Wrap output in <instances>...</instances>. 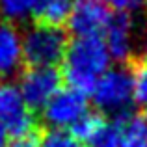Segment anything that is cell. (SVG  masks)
Returning a JSON list of instances; mask_svg holds the SVG:
<instances>
[{"instance_id": "obj_1", "label": "cell", "mask_w": 147, "mask_h": 147, "mask_svg": "<svg viewBox=\"0 0 147 147\" xmlns=\"http://www.w3.org/2000/svg\"><path fill=\"white\" fill-rule=\"evenodd\" d=\"M110 63L112 58L102 37H75L61 60V75L69 88L88 93L112 67Z\"/></svg>"}, {"instance_id": "obj_2", "label": "cell", "mask_w": 147, "mask_h": 147, "mask_svg": "<svg viewBox=\"0 0 147 147\" xmlns=\"http://www.w3.org/2000/svg\"><path fill=\"white\" fill-rule=\"evenodd\" d=\"M91 100L100 114L119 119L130 114V104L134 102L132 71L123 65H112L91 88Z\"/></svg>"}, {"instance_id": "obj_3", "label": "cell", "mask_w": 147, "mask_h": 147, "mask_svg": "<svg viewBox=\"0 0 147 147\" xmlns=\"http://www.w3.org/2000/svg\"><path fill=\"white\" fill-rule=\"evenodd\" d=\"M67 34L60 26L36 22L22 34L24 63L30 67H56L67 50Z\"/></svg>"}, {"instance_id": "obj_4", "label": "cell", "mask_w": 147, "mask_h": 147, "mask_svg": "<svg viewBox=\"0 0 147 147\" xmlns=\"http://www.w3.org/2000/svg\"><path fill=\"white\" fill-rule=\"evenodd\" d=\"M32 108L22 97L21 90L13 82H0V125L9 138H19L34 132Z\"/></svg>"}, {"instance_id": "obj_5", "label": "cell", "mask_w": 147, "mask_h": 147, "mask_svg": "<svg viewBox=\"0 0 147 147\" xmlns=\"http://www.w3.org/2000/svg\"><path fill=\"white\" fill-rule=\"evenodd\" d=\"M88 97L75 88H60L41 110L43 121L50 129L69 130L88 114Z\"/></svg>"}, {"instance_id": "obj_6", "label": "cell", "mask_w": 147, "mask_h": 147, "mask_svg": "<svg viewBox=\"0 0 147 147\" xmlns=\"http://www.w3.org/2000/svg\"><path fill=\"white\" fill-rule=\"evenodd\" d=\"M110 19V7L102 0H75L67 28L75 37H102Z\"/></svg>"}, {"instance_id": "obj_7", "label": "cell", "mask_w": 147, "mask_h": 147, "mask_svg": "<svg viewBox=\"0 0 147 147\" xmlns=\"http://www.w3.org/2000/svg\"><path fill=\"white\" fill-rule=\"evenodd\" d=\"M61 75L56 67H30L19 78V90L32 110H43L60 90Z\"/></svg>"}, {"instance_id": "obj_8", "label": "cell", "mask_w": 147, "mask_h": 147, "mask_svg": "<svg viewBox=\"0 0 147 147\" xmlns=\"http://www.w3.org/2000/svg\"><path fill=\"white\" fill-rule=\"evenodd\" d=\"M102 41L112 60L117 63H127L136 50V24H134L132 15H112L102 34Z\"/></svg>"}, {"instance_id": "obj_9", "label": "cell", "mask_w": 147, "mask_h": 147, "mask_svg": "<svg viewBox=\"0 0 147 147\" xmlns=\"http://www.w3.org/2000/svg\"><path fill=\"white\" fill-rule=\"evenodd\" d=\"M24 65L22 32L13 22H0V82L17 76Z\"/></svg>"}, {"instance_id": "obj_10", "label": "cell", "mask_w": 147, "mask_h": 147, "mask_svg": "<svg viewBox=\"0 0 147 147\" xmlns=\"http://www.w3.org/2000/svg\"><path fill=\"white\" fill-rule=\"evenodd\" d=\"M121 121V136L117 147H147V130L144 125V117L138 115H125Z\"/></svg>"}, {"instance_id": "obj_11", "label": "cell", "mask_w": 147, "mask_h": 147, "mask_svg": "<svg viewBox=\"0 0 147 147\" xmlns=\"http://www.w3.org/2000/svg\"><path fill=\"white\" fill-rule=\"evenodd\" d=\"M41 0H0V15L7 22H24L36 17Z\"/></svg>"}, {"instance_id": "obj_12", "label": "cell", "mask_w": 147, "mask_h": 147, "mask_svg": "<svg viewBox=\"0 0 147 147\" xmlns=\"http://www.w3.org/2000/svg\"><path fill=\"white\" fill-rule=\"evenodd\" d=\"M73 4H75V0H41L36 19L39 22H45V24L60 26L67 22Z\"/></svg>"}, {"instance_id": "obj_13", "label": "cell", "mask_w": 147, "mask_h": 147, "mask_svg": "<svg viewBox=\"0 0 147 147\" xmlns=\"http://www.w3.org/2000/svg\"><path fill=\"white\" fill-rule=\"evenodd\" d=\"M121 136V121L119 119H102L93 134L88 138V147H117Z\"/></svg>"}, {"instance_id": "obj_14", "label": "cell", "mask_w": 147, "mask_h": 147, "mask_svg": "<svg viewBox=\"0 0 147 147\" xmlns=\"http://www.w3.org/2000/svg\"><path fill=\"white\" fill-rule=\"evenodd\" d=\"M39 147H82L71 130L49 129L39 138Z\"/></svg>"}, {"instance_id": "obj_15", "label": "cell", "mask_w": 147, "mask_h": 147, "mask_svg": "<svg viewBox=\"0 0 147 147\" xmlns=\"http://www.w3.org/2000/svg\"><path fill=\"white\" fill-rule=\"evenodd\" d=\"M102 119H104V115H100V114H91V112H88V114L84 115V117L80 119V121L71 129V132L75 134V138L80 142V144H86L88 138H90L91 134L97 130V127L100 125V121H102Z\"/></svg>"}, {"instance_id": "obj_16", "label": "cell", "mask_w": 147, "mask_h": 147, "mask_svg": "<svg viewBox=\"0 0 147 147\" xmlns=\"http://www.w3.org/2000/svg\"><path fill=\"white\" fill-rule=\"evenodd\" d=\"M134 84V102L147 108V61H142L132 71Z\"/></svg>"}, {"instance_id": "obj_17", "label": "cell", "mask_w": 147, "mask_h": 147, "mask_svg": "<svg viewBox=\"0 0 147 147\" xmlns=\"http://www.w3.org/2000/svg\"><path fill=\"white\" fill-rule=\"evenodd\" d=\"M102 2L108 7H112L115 13L123 15H134L142 7H145V0H102Z\"/></svg>"}, {"instance_id": "obj_18", "label": "cell", "mask_w": 147, "mask_h": 147, "mask_svg": "<svg viewBox=\"0 0 147 147\" xmlns=\"http://www.w3.org/2000/svg\"><path fill=\"white\" fill-rule=\"evenodd\" d=\"M7 147H39V138L32 134H26V136H19V138H11L9 145Z\"/></svg>"}, {"instance_id": "obj_19", "label": "cell", "mask_w": 147, "mask_h": 147, "mask_svg": "<svg viewBox=\"0 0 147 147\" xmlns=\"http://www.w3.org/2000/svg\"><path fill=\"white\" fill-rule=\"evenodd\" d=\"M6 136H7V134H6V130H4V129H2V125H0V147H4V142H6Z\"/></svg>"}, {"instance_id": "obj_20", "label": "cell", "mask_w": 147, "mask_h": 147, "mask_svg": "<svg viewBox=\"0 0 147 147\" xmlns=\"http://www.w3.org/2000/svg\"><path fill=\"white\" fill-rule=\"evenodd\" d=\"M144 56H145V61H147V34L144 37Z\"/></svg>"}, {"instance_id": "obj_21", "label": "cell", "mask_w": 147, "mask_h": 147, "mask_svg": "<svg viewBox=\"0 0 147 147\" xmlns=\"http://www.w3.org/2000/svg\"><path fill=\"white\" fill-rule=\"evenodd\" d=\"M144 125H145V130H147V114H145V117H144Z\"/></svg>"}, {"instance_id": "obj_22", "label": "cell", "mask_w": 147, "mask_h": 147, "mask_svg": "<svg viewBox=\"0 0 147 147\" xmlns=\"http://www.w3.org/2000/svg\"><path fill=\"white\" fill-rule=\"evenodd\" d=\"M145 9H147V0H145Z\"/></svg>"}]
</instances>
